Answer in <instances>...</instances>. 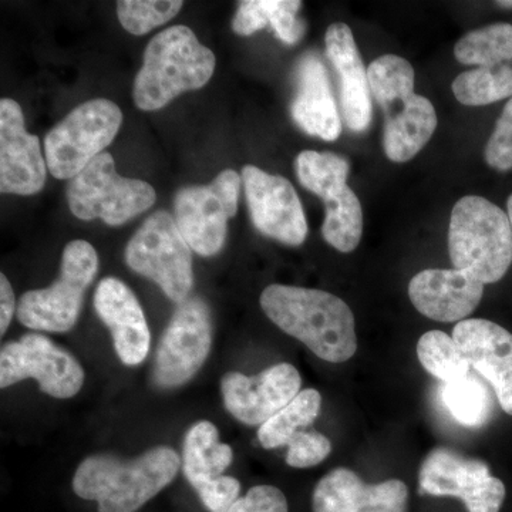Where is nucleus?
<instances>
[{
	"mask_svg": "<svg viewBox=\"0 0 512 512\" xmlns=\"http://www.w3.org/2000/svg\"><path fill=\"white\" fill-rule=\"evenodd\" d=\"M215 55L187 26H173L151 39L134 80L138 109L157 111L185 92L202 89L215 70Z\"/></svg>",
	"mask_w": 512,
	"mask_h": 512,
	"instance_id": "obj_4",
	"label": "nucleus"
},
{
	"mask_svg": "<svg viewBox=\"0 0 512 512\" xmlns=\"http://www.w3.org/2000/svg\"><path fill=\"white\" fill-rule=\"evenodd\" d=\"M367 77L384 114V153L393 163H406L436 131V110L429 99L414 93V69L403 57H379L370 63Z\"/></svg>",
	"mask_w": 512,
	"mask_h": 512,
	"instance_id": "obj_3",
	"label": "nucleus"
},
{
	"mask_svg": "<svg viewBox=\"0 0 512 512\" xmlns=\"http://www.w3.org/2000/svg\"><path fill=\"white\" fill-rule=\"evenodd\" d=\"M421 366L444 384L458 382L470 375V363L453 336L441 330H431L417 343Z\"/></svg>",
	"mask_w": 512,
	"mask_h": 512,
	"instance_id": "obj_29",
	"label": "nucleus"
},
{
	"mask_svg": "<svg viewBox=\"0 0 512 512\" xmlns=\"http://www.w3.org/2000/svg\"><path fill=\"white\" fill-rule=\"evenodd\" d=\"M507 215L508 220H510L511 228H512V194L510 195V198H508L507 201Z\"/></svg>",
	"mask_w": 512,
	"mask_h": 512,
	"instance_id": "obj_39",
	"label": "nucleus"
},
{
	"mask_svg": "<svg viewBox=\"0 0 512 512\" xmlns=\"http://www.w3.org/2000/svg\"><path fill=\"white\" fill-rule=\"evenodd\" d=\"M121 123L123 113L113 101L94 99L80 104L46 136L50 174L57 180H73L110 146Z\"/></svg>",
	"mask_w": 512,
	"mask_h": 512,
	"instance_id": "obj_8",
	"label": "nucleus"
},
{
	"mask_svg": "<svg viewBox=\"0 0 512 512\" xmlns=\"http://www.w3.org/2000/svg\"><path fill=\"white\" fill-rule=\"evenodd\" d=\"M183 5L180 0H123L117 3V15L128 33L143 36L170 22Z\"/></svg>",
	"mask_w": 512,
	"mask_h": 512,
	"instance_id": "obj_31",
	"label": "nucleus"
},
{
	"mask_svg": "<svg viewBox=\"0 0 512 512\" xmlns=\"http://www.w3.org/2000/svg\"><path fill=\"white\" fill-rule=\"evenodd\" d=\"M301 6L298 0H268L269 25L286 45H295L305 33V25L296 16Z\"/></svg>",
	"mask_w": 512,
	"mask_h": 512,
	"instance_id": "obj_34",
	"label": "nucleus"
},
{
	"mask_svg": "<svg viewBox=\"0 0 512 512\" xmlns=\"http://www.w3.org/2000/svg\"><path fill=\"white\" fill-rule=\"evenodd\" d=\"M409 488L400 480L366 484L348 468L326 474L313 491V512H406Z\"/></svg>",
	"mask_w": 512,
	"mask_h": 512,
	"instance_id": "obj_18",
	"label": "nucleus"
},
{
	"mask_svg": "<svg viewBox=\"0 0 512 512\" xmlns=\"http://www.w3.org/2000/svg\"><path fill=\"white\" fill-rule=\"evenodd\" d=\"M180 467L177 451L165 446L131 460L94 454L74 473L73 491L83 500L96 501L99 512H136L173 483Z\"/></svg>",
	"mask_w": 512,
	"mask_h": 512,
	"instance_id": "obj_2",
	"label": "nucleus"
},
{
	"mask_svg": "<svg viewBox=\"0 0 512 512\" xmlns=\"http://www.w3.org/2000/svg\"><path fill=\"white\" fill-rule=\"evenodd\" d=\"M99 271V255L89 242L64 248L59 278L49 288L26 292L18 303V319L26 328L63 333L76 325L84 292Z\"/></svg>",
	"mask_w": 512,
	"mask_h": 512,
	"instance_id": "obj_7",
	"label": "nucleus"
},
{
	"mask_svg": "<svg viewBox=\"0 0 512 512\" xmlns=\"http://www.w3.org/2000/svg\"><path fill=\"white\" fill-rule=\"evenodd\" d=\"M234 451L221 443L217 427L201 420L185 434L183 471L188 483L197 490L202 484L222 476L231 466Z\"/></svg>",
	"mask_w": 512,
	"mask_h": 512,
	"instance_id": "obj_23",
	"label": "nucleus"
},
{
	"mask_svg": "<svg viewBox=\"0 0 512 512\" xmlns=\"http://www.w3.org/2000/svg\"><path fill=\"white\" fill-rule=\"evenodd\" d=\"M448 252L456 269L484 285L501 281L512 264L508 215L483 197L461 198L451 211Z\"/></svg>",
	"mask_w": 512,
	"mask_h": 512,
	"instance_id": "obj_5",
	"label": "nucleus"
},
{
	"mask_svg": "<svg viewBox=\"0 0 512 512\" xmlns=\"http://www.w3.org/2000/svg\"><path fill=\"white\" fill-rule=\"evenodd\" d=\"M302 377L291 363H278L256 376L227 373L221 380L225 409L248 426H262L301 393Z\"/></svg>",
	"mask_w": 512,
	"mask_h": 512,
	"instance_id": "obj_15",
	"label": "nucleus"
},
{
	"mask_svg": "<svg viewBox=\"0 0 512 512\" xmlns=\"http://www.w3.org/2000/svg\"><path fill=\"white\" fill-rule=\"evenodd\" d=\"M269 25L268 0H245L239 3L232 29L239 36H251Z\"/></svg>",
	"mask_w": 512,
	"mask_h": 512,
	"instance_id": "obj_37",
	"label": "nucleus"
},
{
	"mask_svg": "<svg viewBox=\"0 0 512 512\" xmlns=\"http://www.w3.org/2000/svg\"><path fill=\"white\" fill-rule=\"evenodd\" d=\"M242 177L224 170L208 185H194L178 191L175 222L192 251L214 256L227 238L228 221L238 210Z\"/></svg>",
	"mask_w": 512,
	"mask_h": 512,
	"instance_id": "obj_10",
	"label": "nucleus"
},
{
	"mask_svg": "<svg viewBox=\"0 0 512 512\" xmlns=\"http://www.w3.org/2000/svg\"><path fill=\"white\" fill-rule=\"evenodd\" d=\"M94 309L113 336L121 362L137 366L150 352L151 333L136 295L116 278L101 279L94 292Z\"/></svg>",
	"mask_w": 512,
	"mask_h": 512,
	"instance_id": "obj_19",
	"label": "nucleus"
},
{
	"mask_svg": "<svg viewBox=\"0 0 512 512\" xmlns=\"http://www.w3.org/2000/svg\"><path fill=\"white\" fill-rule=\"evenodd\" d=\"M126 262L134 272L156 282L178 305L191 292V248L168 212L158 211L141 225L128 242Z\"/></svg>",
	"mask_w": 512,
	"mask_h": 512,
	"instance_id": "obj_9",
	"label": "nucleus"
},
{
	"mask_svg": "<svg viewBox=\"0 0 512 512\" xmlns=\"http://www.w3.org/2000/svg\"><path fill=\"white\" fill-rule=\"evenodd\" d=\"M285 494L274 485H256L228 512H288Z\"/></svg>",
	"mask_w": 512,
	"mask_h": 512,
	"instance_id": "obj_36",
	"label": "nucleus"
},
{
	"mask_svg": "<svg viewBox=\"0 0 512 512\" xmlns=\"http://www.w3.org/2000/svg\"><path fill=\"white\" fill-rule=\"evenodd\" d=\"M320 406H322V396L318 390H303L281 412L276 413L272 419L259 427V443L266 450L288 446L296 433L305 430L316 420Z\"/></svg>",
	"mask_w": 512,
	"mask_h": 512,
	"instance_id": "obj_25",
	"label": "nucleus"
},
{
	"mask_svg": "<svg viewBox=\"0 0 512 512\" xmlns=\"http://www.w3.org/2000/svg\"><path fill=\"white\" fill-rule=\"evenodd\" d=\"M484 157L491 168L501 173L512 168V99L505 104L495 124L493 134L485 146Z\"/></svg>",
	"mask_w": 512,
	"mask_h": 512,
	"instance_id": "obj_33",
	"label": "nucleus"
},
{
	"mask_svg": "<svg viewBox=\"0 0 512 512\" xmlns=\"http://www.w3.org/2000/svg\"><path fill=\"white\" fill-rule=\"evenodd\" d=\"M451 87L464 106H488L508 97L512 99V63L468 70L456 77Z\"/></svg>",
	"mask_w": 512,
	"mask_h": 512,
	"instance_id": "obj_26",
	"label": "nucleus"
},
{
	"mask_svg": "<svg viewBox=\"0 0 512 512\" xmlns=\"http://www.w3.org/2000/svg\"><path fill=\"white\" fill-rule=\"evenodd\" d=\"M241 177L255 228L289 247L302 245L308 237V222L293 185L255 165H245Z\"/></svg>",
	"mask_w": 512,
	"mask_h": 512,
	"instance_id": "obj_14",
	"label": "nucleus"
},
{
	"mask_svg": "<svg viewBox=\"0 0 512 512\" xmlns=\"http://www.w3.org/2000/svg\"><path fill=\"white\" fill-rule=\"evenodd\" d=\"M326 56L340 79V101L350 130L365 131L372 120L367 70L357 50L352 29L345 23H333L325 36Z\"/></svg>",
	"mask_w": 512,
	"mask_h": 512,
	"instance_id": "obj_21",
	"label": "nucleus"
},
{
	"mask_svg": "<svg viewBox=\"0 0 512 512\" xmlns=\"http://www.w3.org/2000/svg\"><path fill=\"white\" fill-rule=\"evenodd\" d=\"M47 163L39 138L25 128L18 103L0 100V191L2 194H37L46 183Z\"/></svg>",
	"mask_w": 512,
	"mask_h": 512,
	"instance_id": "obj_16",
	"label": "nucleus"
},
{
	"mask_svg": "<svg viewBox=\"0 0 512 512\" xmlns=\"http://www.w3.org/2000/svg\"><path fill=\"white\" fill-rule=\"evenodd\" d=\"M295 168L299 183L323 202L348 187L349 163L336 154L302 151L296 158Z\"/></svg>",
	"mask_w": 512,
	"mask_h": 512,
	"instance_id": "obj_28",
	"label": "nucleus"
},
{
	"mask_svg": "<svg viewBox=\"0 0 512 512\" xmlns=\"http://www.w3.org/2000/svg\"><path fill=\"white\" fill-rule=\"evenodd\" d=\"M296 96L293 120L309 136L335 141L342 133L338 106L333 97L328 70L318 56L308 53L296 67Z\"/></svg>",
	"mask_w": 512,
	"mask_h": 512,
	"instance_id": "obj_22",
	"label": "nucleus"
},
{
	"mask_svg": "<svg viewBox=\"0 0 512 512\" xmlns=\"http://www.w3.org/2000/svg\"><path fill=\"white\" fill-rule=\"evenodd\" d=\"M323 239L343 254L355 251L363 234V211L352 188L346 187L325 202Z\"/></svg>",
	"mask_w": 512,
	"mask_h": 512,
	"instance_id": "obj_24",
	"label": "nucleus"
},
{
	"mask_svg": "<svg viewBox=\"0 0 512 512\" xmlns=\"http://www.w3.org/2000/svg\"><path fill=\"white\" fill-rule=\"evenodd\" d=\"M454 56L467 66L512 63V25L495 23L467 33L454 47Z\"/></svg>",
	"mask_w": 512,
	"mask_h": 512,
	"instance_id": "obj_27",
	"label": "nucleus"
},
{
	"mask_svg": "<svg viewBox=\"0 0 512 512\" xmlns=\"http://www.w3.org/2000/svg\"><path fill=\"white\" fill-rule=\"evenodd\" d=\"M35 379L40 390L56 399H72L84 383V370L72 353L43 335L23 336L0 350V387Z\"/></svg>",
	"mask_w": 512,
	"mask_h": 512,
	"instance_id": "obj_11",
	"label": "nucleus"
},
{
	"mask_svg": "<svg viewBox=\"0 0 512 512\" xmlns=\"http://www.w3.org/2000/svg\"><path fill=\"white\" fill-rule=\"evenodd\" d=\"M202 504L210 512H228L239 500L241 483L237 478L221 476L197 488Z\"/></svg>",
	"mask_w": 512,
	"mask_h": 512,
	"instance_id": "obj_35",
	"label": "nucleus"
},
{
	"mask_svg": "<svg viewBox=\"0 0 512 512\" xmlns=\"http://www.w3.org/2000/svg\"><path fill=\"white\" fill-rule=\"evenodd\" d=\"M210 308L198 296L185 299L175 309L158 345L154 382L161 389H175L200 372L211 352Z\"/></svg>",
	"mask_w": 512,
	"mask_h": 512,
	"instance_id": "obj_12",
	"label": "nucleus"
},
{
	"mask_svg": "<svg viewBox=\"0 0 512 512\" xmlns=\"http://www.w3.org/2000/svg\"><path fill=\"white\" fill-rule=\"evenodd\" d=\"M484 284L460 269H426L414 276L409 296L414 308L437 322H457L476 311Z\"/></svg>",
	"mask_w": 512,
	"mask_h": 512,
	"instance_id": "obj_20",
	"label": "nucleus"
},
{
	"mask_svg": "<svg viewBox=\"0 0 512 512\" xmlns=\"http://www.w3.org/2000/svg\"><path fill=\"white\" fill-rule=\"evenodd\" d=\"M441 393L448 412L463 426L480 427L490 419L493 399L477 377L468 375L466 379L444 384Z\"/></svg>",
	"mask_w": 512,
	"mask_h": 512,
	"instance_id": "obj_30",
	"label": "nucleus"
},
{
	"mask_svg": "<svg viewBox=\"0 0 512 512\" xmlns=\"http://www.w3.org/2000/svg\"><path fill=\"white\" fill-rule=\"evenodd\" d=\"M259 302L279 329L301 340L320 359L343 363L355 356V316L338 296L319 289L271 285Z\"/></svg>",
	"mask_w": 512,
	"mask_h": 512,
	"instance_id": "obj_1",
	"label": "nucleus"
},
{
	"mask_svg": "<svg viewBox=\"0 0 512 512\" xmlns=\"http://www.w3.org/2000/svg\"><path fill=\"white\" fill-rule=\"evenodd\" d=\"M497 5L500 6V8L512 9V2H503V0H501V2H497Z\"/></svg>",
	"mask_w": 512,
	"mask_h": 512,
	"instance_id": "obj_40",
	"label": "nucleus"
},
{
	"mask_svg": "<svg viewBox=\"0 0 512 512\" xmlns=\"http://www.w3.org/2000/svg\"><path fill=\"white\" fill-rule=\"evenodd\" d=\"M453 338L468 363L493 386L498 402L512 416V335L485 319L461 320Z\"/></svg>",
	"mask_w": 512,
	"mask_h": 512,
	"instance_id": "obj_17",
	"label": "nucleus"
},
{
	"mask_svg": "<svg viewBox=\"0 0 512 512\" xmlns=\"http://www.w3.org/2000/svg\"><path fill=\"white\" fill-rule=\"evenodd\" d=\"M156 190L146 181L121 177L110 153H101L82 173L70 180L67 201L74 217L83 221L100 218L119 227L143 214L156 202Z\"/></svg>",
	"mask_w": 512,
	"mask_h": 512,
	"instance_id": "obj_6",
	"label": "nucleus"
},
{
	"mask_svg": "<svg viewBox=\"0 0 512 512\" xmlns=\"http://www.w3.org/2000/svg\"><path fill=\"white\" fill-rule=\"evenodd\" d=\"M419 483L434 497L460 498L468 512H500L507 494L503 481L491 476L484 461L447 448L431 451L420 468Z\"/></svg>",
	"mask_w": 512,
	"mask_h": 512,
	"instance_id": "obj_13",
	"label": "nucleus"
},
{
	"mask_svg": "<svg viewBox=\"0 0 512 512\" xmlns=\"http://www.w3.org/2000/svg\"><path fill=\"white\" fill-rule=\"evenodd\" d=\"M16 311L15 293L5 275H0V333L5 335Z\"/></svg>",
	"mask_w": 512,
	"mask_h": 512,
	"instance_id": "obj_38",
	"label": "nucleus"
},
{
	"mask_svg": "<svg viewBox=\"0 0 512 512\" xmlns=\"http://www.w3.org/2000/svg\"><path fill=\"white\" fill-rule=\"evenodd\" d=\"M286 463L295 468L318 466L329 457L332 444L318 431H299L288 443Z\"/></svg>",
	"mask_w": 512,
	"mask_h": 512,
	"instance_id": "obj_32",
	"label": "nucleus"
}]
</instances>
